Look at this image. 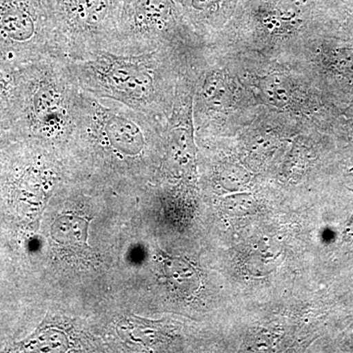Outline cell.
<instances>
[{
    "instance_id": "cell-1",
    "label": "cell",
    "mask_w": 353,
    "mask_h": 353,
    "mask_svg": "<svg viewBox=\"0 0 353 353\" xmlns=\"http://www.w3.org/2000/svg\"><path fill=\"white\" fill-rule=\"evenodd\" d=\"M168 48L139 54L101 51L68 64L85 92L121 102L153 118L171 114L173 108L176 61Z\"/></svg>"
},
{
    "instance_id": "cell-2",
    "label": "cell",
    "mask_w": 353,
    "mask_h": 353,
    "mask_svg": "<svg viewBox=\"0 0 353 353\" xmlns=\"http://www.w3.org/2000/svg\"><path fill=\"white\" fill-rule=\"evenodd\" d=\"M26 121L32 132L46 139H63L75 129L77 106L82 88L59 57L37 60L23 80Z\"/></svg>"
},
{
    "instance_id": "cell-3",
    "label": "cell",
    "mask_w": 353,
    "mask_h": 353,
    "mask_svg": "<svg viewBox=\"0 0 353 353\" xmlns=\"http://www.w3.org/2000/svg\"><path fill=\"white\" fill-rule=\"evenodd\" d=\"M57 54L83 61L101 51L116 52L123 0H48Z\"/></svg>"
},
{
    "instance_id": "cell-4",
    "label": "cell",
    "mask_w": 353,
    "mask_h": 353,
    "mask_svg": "<svg viewBox=\"0 0 353 353\" xmlns=\"http://www.w3.org/2000/svg\"><path fill=\"white\" fill-rule=\"evenodd\" d=\"M176 0H123L115 53L139 54L173 46L183 31Z\"/></svg>"
},
{
    "instance_id": "cell-5",
    "label": "cell",
    "mask_w": 353,
    "mask_h": 353,
    "mask_svg": "<svg viewBox=\"0 0 353 353\" xmlns=\"http://www.w3.org/2000/svg\"><path fill=\"white\" fill-rule=\"evenodd\" d=\"M0 44L41 60L59 57L53 39L48 0H0Z\"/></svg>"
},
{
    "instance_id": "cell-6",
    "label": "cell",
    "mask_w": 353,
    "mask_h": 353,
    "mask_svg": "<svg viewBox=\"0 0 353 353\" xmlns=\"http://www.w3.org/2000/svg\"><path fill=\"white\" fill-rule=\"evenodd\" d=\"M196 99L197 108L201 112L226 108L232 99L227 79L219 71H209L199 85Z\"/></svg>"
},
{
    "instance_id": "cell-7",
    "label": "cell",
    "mask_w": 353,
    "mask_h": 353,
    "mask_svg": "<svg viewBox=\"0 0 353 353\" xmlns=\"http://www.w3.org/2000/svg\"><path fill=\"white\" fill-rule=\"evenodd\" d=\"M90 220L75 215L60 216L51 227L53 240L60 245L88 246Z\"/></svg>"
},
{
    "instance_id": "cell-8",
    "label": "cell",
    "mask_w": 353,
    "mask_h": 353,
    "mask_svg": "<svg viewBox=\"0 0 353 353\" xmlns=\"http://www.w3.org/2000/svg\"><path fill=\"white\" fill-rule=\"evenodd\" d=\"M259 90L264 101L274 108H287L294 97L292 83L287 77L280 74L263 77L259 82Z\"/></svg>"
},
{
    "instance_id": "cell-9",
    "label": "cell",
    "mask_w": 353,
    "mask_h": 353,
    "mask_svg": "<svg viewBox=\"0 0 353 353\" xmlns=\"http://www.w3.org/2000/svg\"><path fill=\"white\" fill-rule=\"evenodd\" d=\"M236 0H179L183 16L201 22L219 12L225 6H231Z\"/></svg>"
},
{
    "instance_id": "cell-10",
    "label": "cell",
    "mask_w": 353,
    "mask_h": 353,
    "mask_svg": "<svg viewBox=\"0 0 353 353\" xmlns=\"http://www.w3.org/2000/svg\"><path fill=\"white\" fill-rule=\"evenodd\" d=\"M14 88L12 80L7 74L0 72V114L10 108Z\"/></svg>"
},
{
    "instance_id": "cell-11",
    "label": "cell",
    "mask_w": 353,
    "mask_h": 353,
    "mask_svg": "<svg viewBox=\"0 0 353 353\" xmlns=\"http://www.w3.org/2000/svg\"><path fill=\"white\" fill-rule=\"evenodd\" d=\"M176 1H179V0H176Z\"/></svg>"
}]
</instances>
